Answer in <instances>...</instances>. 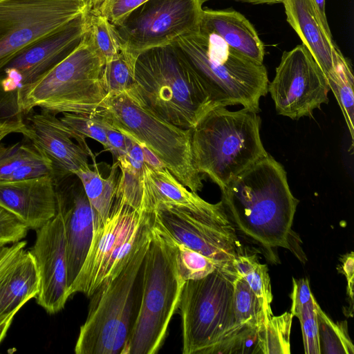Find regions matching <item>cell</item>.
<instances>
[{
	"mask_svg": "<svg viewBox=\"0 0 354 354\" xmlns=\"http://www.w3.org/2000/svg\"><path fill=\"white\" fill-rule=\"evenodd\" d=\"M147 1L104 0L97 11L93 14L105 17L115 27H118L132 12Z\"/></svg>",
	"mask_w": 354,
	"mask_h": 354,
	"instance_id": "38",
	"label": "cell"
},
{
	"mask_svg": "<svg viewBox=\"0 0 354 354\" xmlns=\"http://www.w3.org/2000/svg\"><path fill=\"white\" fill-rule=\"evenodd\" d=\"M47 176L55 177L54 167L50 160L41 153L38 158L15 169L1 183L24 180Z\"/></svg>",
	"mask_w": 354,
	"mask_h": 354,
	"instance_id": "37",
	"label": "cell"
},
{
	"mask_svg": "<svg viewBox=\"0 0 354 354\" xmlns=\"http://www.w3.org/2000/svg\"><path fill=\"white\" fill-rule=\"evenodd\" d=\"M28 230L21 220L0 205V248L22 241Z\"/></svg>",
	"mask_w": 354,
	"mask_h": 354,
	"instance_id": "36",
	"label": "cell"
},
{
	"mask_svg": "<svg viewBox=\"0 0 354 354\" xmlns=\"http://www.w3.org/2000/svg\"><path fill=\"white\" fill-rule=\"evenodd\" d=\"M235 277L217 268L202 279L185 281L178 306L183 354H216L234 326Z\"/></svg>",
	"mask_w": 354,
	"mask_h": 354,
	"instance_id": "10",
	"label": "cell"
},
{
	"mask_svg": "<svg viewBox=\"0 0 354 354\" xmlns=\"http://www.w3.org/2000/svg\"><path fill=\"white\" fill-rule=\"evenodd\" d=\"M268 91L278 114L297 120L328 104L330 87L312 54L299 44L283 53Z\"/></svg>",
	"mask_w": 354,
	"mask_h": 354,
	"instance_id": "14",
	"label": "cell"
},
{
	"mask_svg": "<svg viewBox=\"0 0 354 354\" xmlns=\"http://www.w3.org/2000/svg\"><path fill=\"white\" fill-rule=\"evenodd\" d=\"M207 1H209V0H199V1L201 2V3L202 5H203V3ZM235 1L249 3L255 4V5H257V4L273 5V4L281 3V0H235Z\"/></svg>",
	"mask_w": 354,
	"mask_h": 354,
	"instance_id": "47",
	"label": "cell"
},
{
	"mask_svg": "<svg viewBox=\"0 0 354 354\" xmlns=\"http://www.w3.org/2000/svg\"><path fill=\"white\" fill-rule=\"evenodd\" d=\"M118 167V162H115L107 178H103L97 169L91 170L90 167L74 173L82 183L91 205L102 221L109 216L114 202Z\"/></svg>",
	"mask_w": 354,
	"mask_h": 354,
	"instance_id": "27",
	"label": "cell"
},
{
	"mask_svg": "<svg viewBox=\"0 0 354 354\" xmlns=\"http://www.w3.org/2000/svg\"><path fill=\"white\" fill-rule=\"evenodd\" d=\"M339 271L345 276L347 281V295L353 302V282H354V254L353 252L342 256Z\"/></svg>",
	"mask_w": 354,
	"mask_h": 354,
	"instance_id": "43",
	"label": "cell"
},
{
	"mask_svg": "<svg viewBox=\"0 0 354 354\" xmlns=\"http://www.w3.org/2000/svg\"><path fill=\"white\" fill-rule=\"evenodd\" d=\"M126 92L154 115L184 129H193L207 112L218 106L175 43L140 54L133 83Z\"/></svg>",
	"mask_w": 354,
	"mask_h": 354,
	"instance_id": "2",
	"label": "cell"
},
{
	"mask_svg": "<svg viewBox=\"0 0 354 354\" xmlns=\"http://www.w3.org/2000/svg\"><path fill=\"white\" fill-rule=\"evenodd\" d=\"M203 9L199 0H148L116 27L121 50L136 63L140 54L197 30Z\"/></svg>",
	"mask_w": 354,
	"mask_h": 354,
	"instance_id": "11",
	"label": "cell"
},
{
	"mask_svg": "<svg viewBox=\"0 0 354 354\" xmlns=\"http://www.w3.org/2000/svg\"><path fill=\"white\" fill-rule=\"evenodd\" d=\"M156 230L171 249L177 271L185 281L202 279L218 268L210 259Z\"/></svg>",
	"mask_w": 354,
	"mask_h": 354,
	"instance_id": "29",
	"label": "cell"
},
{
	"mask_svg": "<svg viewBox=\"0 0 354 354\" xmlns=\"http://www.w3.org/2000/svg\"><path fill=\"white\" fill-rule=\"evenodd\" d=\"M159 206H171L197 214H214L224 205L213 204L189 191L165 167H153L145 163L142 210L152 213Z\"/></svg>",
	"mask_w": 354,
	"mask_h": 354,
	"instance_id": "20",
	"label": "cell"
},
{
	"mask_svg": "<svg viewBox=\"0 0 354 354\" xmlns=\"http://www.w3.org/2000/svg\"><path fill=\"white\" fill-rule=\"evenodd\" d=\"M135 64L122 50L104 64L102 79L107 95L122 93L131 88L134 80Z\"/></svg>",
	"mask_w": 354,
	"mask_h": 354,
	"instance_id": "32",
	"label": "cell"
},
{
	"mask_svg": "<svg viewBox=\"0 0 354 354\" xmlns=\"http://www.w3.org/2000/svg\"><path fill=\"white\" fill-rule=\"evenodd\" d=\"M314 3L321 20L327 29H330L326 14V0H312Z\"/></svg>",
	"mask_w": 354,
	"mask_h": 354,
	"instance_id": "45",
	"label": "cell"
},
{
	"mask_svg": "<svg viewBox=\"0 0 354 354\" xmlns=\"http://www.w3.org/2000/svg\"><path fill=\"white\" fill-rule=\"evenodd\" d=\"M286 20L321 67L326 77L333 68L335 50L330 29L323 24L312 0H281Z\"/></svg>",
	"mask_w": 354,
	"mask_h": 354,
	"instance_id": "21",
	"label": "cell"
},
{
	"mask_svg": "<svg viewBox=\"0 0 354 354\" xmlns=\"http://www.w3.org/2000/svg\"><path fill=\"white\" fill-rule=\"evenodd\" d=\"M26 243V241L22 240L0 248V278L19 259Z\"/></svg>",
	"mask_w": 354,
	"mask_h": 354,
	"instance_id": "39",
	"label": "cell"
},
{
	"mask_svg": "<svg viewBox=\"0 0 354 354\" xmlns=\"http://www.w3.org/2000/svg\"><path fill=\"white\" fill-rule=\"evenodd\" d=\"M39 277L30 250H24L16 262L0 278V322L17 313L39 292Z\"/></svg>",
	"mask_w": 354,
	"mask_h": 354,
	"instance_id": "23",
	"label": "cell"
},
{
	"mask_svg": "<svg viewBox=\"0 0 354 354\" xmlns=\"http://www.w3.org/2000/svg\"><path fill=\"white\" fill-rule=\"evenodd\" d=\"M17 313H11L0 322V344L6 335L12 319Z\"/></svg>",
	"mask_w": 354,
	"mask_h": 354,
	"instance_id": "46",
	"label": "cell"
},
{
	"mask_svg": "<svg viewBox=\"0 0 354 354\" xmlns=\"http://www.w3.org/2000/svg\"><path fill=\"white\" fill-rule=\"evenodd\" d=\"M89 34L92 41L105 64L122 50L117 28L105 17L90 14Z\"/></svg>",
	"mask_w": 354,
	"mask_h": 354,
	"instance_id": "33",
	"label": "cell"
},
{
	"mask_svg": "<svg viewBox=\"0 0 354 354\" xmlns=\"http://www.w3.org/2000/svg\"><path fill=\"white\" fill-rule=\"evenodd\" d=\"M86 12V1L0 0V73L24 48Z\"/></svg>",
	"mask_w": 354,
	"mask_h": 354,
	"instance_id": "12",
	"label": "cell"
},
{
	"mask_svg": "<svg viewBox=\"0 0 354 354\" xmlns=\"http://www.w3.org/2000/svg\"><path fill=\"white\" fill-rule=\"evenodd\" d=\"M121 175L117 180L115 198L138 211L142 210L144 173L134 170L126 157L118 161Z\"/></svg>",
	"mask_w": 354,
	"mask_h": 354,
	"instance_id": "34",
	"label": "cell"
},
{
	"mask_svg": "<svg viewBox=\"0 0 354 354\" xmlns=\"http://www.w3.org/2000/svg\"><path fill=\"white\" fill-rule=\"evenodd\" d=\"M330 90L333 91L340 106L351 138L354 140V77L350 60L337 47L333 68L326 76Z\"/></svg>",
	"mask_w": 354,
	"mask_h": 354,
	"instance_id": "26",
	"label": "cell"
},
{
	"mask_svg": "<svg viewBox=\"0 0 354 354\" xmlns=\"http://www.w3.org/2000/svg\"><path fill=\"white\" fill-rule=\"evenodd\" d=\"M151 234L114 278L91 296L88 313L75 346L77 354H122L138 311L141 273Z\"/></svg>",
	"mask_w": 354,
	"mask_h": 354,
	"instance_id": "6",
	"label": "cell"
},
{
	"mask_svg": "<svg viewBox=\"0 0 354 354\" xmlns=\"http://www.w3.org/2000/svg\"><path fill=\"white\" fill-rule=\"evenodd\" d=\"M1 72L5 74V76L0 80V86L4 92H16L22 86V75L16 68H4Z\"/></svg>",
	"mask_w": 354,
	"mask_h": 354,
	"instance_id": "42",
	"label": "cell"
},
{
	"mask_svg": "<svg viewBox=\"0 0 354 354\" xmlns=\"http://www.w3.org/2000/svg\"><path fill=\"white\" fill-rule=\"evenodd\" d=\"M261 118L246 109L215 106L192 129L193 165L223 189L268 155L260 135Z\"/></svg>",
	"mask_w": 354,
	"mask_h": 354,
	"instance_id": "3",
	"label": "cell"
},
{
	"mask_svg": "<svg viewBox=\"0 0 354 354\" xmlns=\"http://www.w3.org/2000/svg\"><path fill=\"white\" fill-rule=\"evenodd\" d=\"M290 298V312L300 322L305 353L320 354L317 317L318 304L312 294L307 278H292Z\"/></svg>",
	"mask_w": 354,
	"mask_h": 354,
	"instance_id": "24",
	"label": "cell"
},
{
	"mask_svg": "<svg viewBox=\"0 0 354 354\" xmlns=\"http://www.w3.org/2000/svg\"><path fill=\"white\" fill-rule=\"evenodd\" d=\"M141 273V290L134 323L122 354H154L162 345L173 315L178 310L185 281L173 252L152 226Z\"/></svg>",
	"mask_w": 354,
	"mask_h": 354,
	"instance_id": "7",
	"label": "cell"
},
{
	"mask_svg": "<svg viewBox=\"0 0 354 354\" xmlns=\"http://www.w3.org/2000/svg\"><path fill=\"white\" fill-rule=\"evenodd\" d=\"M26 124L21 120H7L0 122V142L12 133L24 132Z\"/></svg>",
	"mask_w": 354,
	"mask_h": 354,
	"instance_id": "44",
	"label": "cell"
},
{
	"mask_svg": "<svg viewBox=\"0 0 354 354\" xmlns=\"http://www.w3.org/2000/svg\"><path fill=\"white\" fill-rule=\"evenodd\" d=\"M101 109L115 129L147 147L184 186L195 193L202 190V178L192 161L190 129L165 121L127 92L107 95Z\"/></svg>",
	"mask_w": 354,
	"mask_h": 354,
	"instance_id": "9",
	"label": "cell"
},
{
	"mask_svg": "<svg viewBox=\"0 0 354 354\" xmlns=\"http://www.w3.org/2000/svg\"><path fill=\"white\" fill-rule=\"evenodd\" d=\"M104 0H86L88 8L90 13H95L97 11Z\"/></svg>",
	"mask_w": 354,
	"mask_h": 354,
	"instance_id": "48",
	"label": "cell"
},
{
	"mask_svg": "<svg viewBox=\"0 0 354 354\" xmlns=\"http://www.w3.org/2000/svg\"><path fill=\"white\" fill-rule=\"evenodd\" d=\"M22 133L33 147L48 157L54 167L57 183L80 169L89 168V152L75 143L56 114L41 110L28 117Z\"/></svg>",
	"mask_w": 354,
	"mask_h": 354,
	"instance_id": "17",
	"label": "cell"
},
{
	"mask_svg": "<svg viewBox=\"0 0 354 354\" xmlns=\"http://www.w3.org/2000/svg\"><path fill=\"white\" fill-rule=\"evenodd\" d=\"M106 137L109 144V151L118 162L127 156L126 136L115 129L113 124L106 129Z\"/></svg>",
	"mask_w": 354,
	"mask_h": 354,
	"instance_id": "40",
	"label": "cell"
},
{
	"mask_svg": "<svg viewBox=\"0 0 354 354\" xmlns=\"http://www.w3.org/2000/svg\"><path fill=\"white\" fill-rule=\"evenodd\" d=\"M36 239L30 250L39 277L36 301L48 313L62 310L69 298L67 286L66 238L60 214L36 230Z\"/></svg>",
	"mask_w": 354,
	"mask_h": 354,
	"instance_id": "15",
	"label": "cell"
},
{
	"mask_svg": "<svg viewBox=\"0 0 354 354\" xmlns=\"http://www.w3.org/2000/svg\"><path fill=\"white\" fill-rule=\"evenodd\" d=\"M222 202L239 230L267 248H290L291 227L299 200L282 165L268 154L232 180Z\"/></svg>",
	"mask_w": 354,
	"mask_h": 354,
	"instance_id": "1",
	"label": "cell"
},
{
	"mask_svg": "<svg viewBox=\"0 0 354 354\" xmlns=\"http://www.w3.org/2000/svg\"><path fill=\"white\" fill-rule=\"evenodd\" d=\"M56 198L57 212L62 217L65 232L68 289L78 275L88 252L96 212L77 176L66 185L61 186L57 183Z\"/></svg>",
	"mask_w": 354,
	"mask_h": 354,
	"instance_id": "16",
	"label": "cell"
},
{
	"mask_svg": "<svg viewBox=\"0 0 354 354\" xmlns=\"http://www.w3.org/2000/svg\"><path fill=\"white\" fill-rule=\"evenodd\" d=\"M104 64L88 31L59 63L15 92L17 111L28 114L37 106L56 115L96 112L107 95L102 79Z\"/></svg>",
	"mask_w": 354,
	"mask_h": 354,
	"instance_id": "4",
	"label": "cell"
},
{
	"mask_svg": "<svg viewBox=\"0 0 354 354\" xmlns=\"http://www.w3.org/2000/svg\"><path fill=\"white\" fill-rule=\"evenodd\" d=\"M159 232L202 254L218 269L234 275L232 262L240 253L234 224L225 208L211 214H197L171 206H159L151 213ZM236 277V276H235Z\"/></svg>",
	"mask_w": 354,
	"mask_h": 354,
	"instance_id": "13",
	"label": "cell"
},
{
	"mask_svg": "<svg viewBox=\"0 0 354 354\" xmlns=\"http://www.w3.org/2000/svg\"><path fill=\"white\" fill-rule=\"evenodd\" d=\"M198 29L218 35L234 51L263 64L264 44L254 26L241 13L232 9L203 8Z\"/></svg>",
	"mask_w": 354,
	"mask_h": 354,
	"instance_id": "22",
	"label": "cell"
},
{
	"mask_svg": "<svg viewBox=\"0 0 354 354\" xmlns=\"http://www.w3.org/2000/svg\"><path fill=\"white\" fill-rule=\"evenodd\" d=\"M126 159L130 166L136 171L144 173L145 157L142 146L132 137L126 135Z\"/></svg>",
	"mask_w": 354,
	"mask_h": 354,
	"instance_id": "41",
	"label": "cell"
},
{
	"mask_svg": "<svg viewBox=\"0 0 354 354\" xmlns=\"http://www.w3.org/2000/svg\"><path fill=\"white\" fill-rule=\"evenodd\" d=\"M40 155L34 147L22 143L5 145L0 142V183L15 169Z\"/></svg>",
	"mask_w": 354,
	"mask_h": 354,
	"instance_id": "35",
	"label": "cell"
},
{
	"mask_svg": "<svg viewBox=\"0 0 354 354\" xmlns=\"http://www.w3.org/2000/svg\"><path fill=\"white\" fill-rule=\"evenodd\" d=\"M56 184L53 176L0 183V205L37 230L57 214Z\"/></svg>",
	"mask_w": 354,
	"mask_h": 354,
	"instance_id": "19",
	"label": "cell"
},
{
	"mask_svg": "<svg viewBox=\"0 0 354 354\" xmlns=\"http://www.w3.org/2000/svg\"><path fill=\"white\" fill-rule=\"evenodd\" d=\"M234 276L243 279L259 300L265 324L273 315L272 293L268 267L261 263L256 254H239L232 262Z\"/></svg>",
	"mask_w": 354,
	"mask_h": 354,
	"instance_id": "25",
	"label": "cell"
},
{
	"mask_svg": "<svg viewBox=\"0 0 354 354\" xmlns=\"http://www.w3.org/2000/svg\"><path fill=\"white\" fill-rule=\"evenodd\" d=\"M175 44L201 76L218 106L240 104L259 113L268 93V72L259 64L232 49L218 35L197 30Z\"/></svg>",
	"mask_w": 354,
	"mask_h": 354,
	"instance_id": "5",
	"label": "cell"
},
{
	"mask_svg": "<svg viewBox=\"0 0 354 354\" xmlns=\"http://www.w3.org/2000/svg\"><path fill=\"white\" fill-rule=\"evenodd\" d=\"M320 353L353 354L354 347L349 337L346 322H334L317 306Z\"/></svg>",
	"mask_w": 354,
	"mask_h": 354,
	"instance_id": "31",
	"label": "cell"
},
{
	"mask_svg": "<svg viewBox=\"0 0 354 354\" xmlns=\"http://www.w3.org/2000/svg\"><path fill=\"white\" fill-rule=\"evenodd\" d=\"M150 234L151 213L134 209L115 198L104 221L97 213L95 215L90 248L78 275L68 289L69 297L77 292L91 297L120 272Z\"/></svg>",
	"mask_w": 354,
	"mask_h": 354,
	"instance_id": "8",
	"label": "cell"
},
{
	"mask_svg": "<svg viewBox=\"0 0 354 354\" xmlns=\"http://www.w3.org/2000/svg\"><path fill=\"white\" fill-rule=\"evenodd\" d=\"M89 24L90 13L86 12L24 48L4 68H14L21 73L22 86L34 83L75 48L88 31Z\"/></svg>",
	"mask_w": 354,
	"mask_h": 354,
	"instance_id": "18",
	"label": "cell"
},
{
	"mask_svg": "<svg viewBox=\"0 0 354 354\" xmlns=\"http://www.w3.org/2000/svg\"><path fill=\"white\" fill-rule=\"evenodd\" d=\"M293 315L285 312L281 315L274 316L258 330L260 353H290V335Z\"/></svg>",
	"mask_w": 354,
	"mask_h": 354,
	"instance_id": "30",
	"label": "cell"
},
{
	"mask_svg": "<svg viewBox=\"0 0 354 354\" xmlns=\"http://www.w3.org/2000/svg\"><path fill=\"white\" fill-rule=\"evenodd\" d=\"M77 1H86V0H77Z\"/></svg>",
	"mask_w": 354,
	"mask_h": 354,
	"instance_id": "49",
	"label": "cell"
},
{
	"mask_svg": "<svg viewBox=\"0 0 354 354\" xmlns=\"http://www.w3.org/2000/svg\"><path fill=\"white\" fill-rule=\"evenodd\" d=\"M59 118L71 138L87 151L90 149L85 141L86 138L99 142L109 150L106 129L112 122L103 109L91 114L64 113Z\"/></svg>",
	"mask_w": 354,
	"mask_h": 354,
	"instance_id": "28",
	"label": "cell"
}]
</instances>
